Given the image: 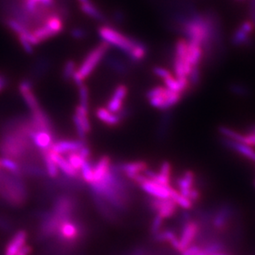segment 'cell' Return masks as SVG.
<instances>
[{"label": "cell", "mask_w": 255, "mask_h": 255, "mask_svg": "<svg viewBox=\"0 0 255 255\" xmlns=\"http://www.w3.org/2000/svg\"><path fill=\"white\" fill-rule=\"evenodd\" d=\"M14 227L9 219L0 215V230L6 231V232H11L13 230Z\"/></svg>", "instance_id": "obj_19"}, {"label": "cell", "mask_w": 255, "mask_h": 255, "mask_svg": "<svg viewBox=\"0 0 255 255\" xmlns=\"http://www.w3.org/2000/svg\"><path fill=\"white\" fill-rule=\"evenodd\" d=\"M183 94L168 89L164 85L153 87L147 93V99L155 109L165 110L174 106L183 98Z\"/></svg>", "instance_id": "obj_3"}, {"label": "cell", "mask_w": 255, "mask_h": 255, "mask_svg": "<svg viewBox=\"0 0 255 255\" xmlns=\"http://www.w3.org/2000/svg\"><path fill=\"white\" fill-rule=\"evenodd\" d=\"M0 164L1 168L4 170L9 172V173H13L16 175H22V171H21V167L20 164L17 161H15L14 159L7 158V157H2L0 159ZM24 177V176H23Z\"/></svg>", "instance_id": "obj_15"}, {"label": "cell", "mask_w": 255, "mask_h": 255, "mask_svg": "<svg viewBox=\"0 0 255 255\" xmlns=\"http://www.w3.org/2000/svg\"><path fill=\"white\" fill-rule=\"evenodd\" d=\"M75 65L73 62H69L65 65V70H64V75L66 79H70L73 77V75L75 74Z\"/></svg>", "instance_id": "obj_20"}, {"label": "cell", "mask_w": 255, "mask_h": 255, "mask_svg": "<svg viewBox=\"0 0 255 255\" xmlns=\"http://www.w3.org/2000/svg\"><path fill=\"white\" fill-rule=\"evenodd\" d=\"M80 175L87 184H91L94 181V164L88 159L85 160L80 169Z\"/></svg>", "instance_id": "obj_16"}, {"label": "cell", "mask_w": 255, "mask_h": 255, "mask_svg": "<svg viewBox=\"0 0 255 255\" xmlns=\"http://www.w3.org/2000/svg\"><path fill=\"white\" fill-rule=\"evenodd\" d=\"M99 33L104 42L123 51L132 61L140 62L146 56L147 49L144 44L126 36L114 27L103 26L99 27Z\"/></svg>", "instance_id": "obj_1"}, {"label": "cell", "mask_w": 255, "mask_h": 255, "mask_svg": "<svg viewBox=\"0 0 255 255\" xmlns=\"http://www.w3.org/2000/svg\"><path fill=\"white\" fill-rule=\"evenodd\" d=\"M110 49V46L106 42H103L99 46H97L94 50L89 52L86 56L82 65L79 70L75 71L73 75L74 80H84L91 75V73L98 67V65L101 63L104 56H106L108 51Z\"/></svg>", "instance_id": "obj_4"}, {"label": "cell", "mask_w": 255, "mask_h": 255, "mask_svg": "<svg viewBox=\"0 0 255 255\" xmlns=\"http://www.w3.org/2000/svg\"><path fill=\"white\" fill-rule=\"evenodd\" d=\"M72 35L75 38H81V37L85 36V32L80 30V29H75L73 31Z\"/></svg>", "instance_id": "obj_23"}, {"label": "cell", "mask_w": 255, "mask_h": 255, "mask_svg": "<svg viewBox=\"0 0 255 255\" xmlns=\"http://www.w3.org/2000/svg\"><path fill=\"white\" fill-rule=\"evenodd\" d=\"M27 236V231L24 230L16 231L5 247L4 255H17L18 251L26 245Z\"/></svg>", "instance_id": "obj_9"}, {"label": "cell", "mask_w": 255, "mask_h": 255, "mask_svg": "<svg viewBox=\"0 0 255 255\" xmlns=\"http://www.w3.org/2000/svg\"><path fill=\"white\" fill-rule=\"evenodd\" d=\"M78 152L80 154V156L82 157L83 159H85V160L90 159L91 151H90V149H89V147L87 146V145L81 148Z\"/></svg>", "instance_id": "obj_21"}, {"label": "cell", "mask_w": 255, "mask_h": 255, "mask_svg": "<svg viewBox=\"0 0 255 255\" xmlns=\"http://www.w3.org/2000/svg\"><path fill=\"white\" fill-rule=\"evenodd\" d=\"M48 152L51 159L55 162V164L57 165L58 169H60L61 173H64L65 175L73 177V178H81L80 172L75 170L70 165L66 158L63 156L62 154H58L56 152L52 151L51 149H49Z\"/></svg>", "instance_id": "obj_10"}, {"label": "cell", "mask_w": 255, "mask_h": 255, "mask_svg": "<svg viewBox=\"0 0 255 255\" xmlns=\"http://www.w3.org/2000/svg\"><path fill=\"white\" fill-rule=\"evenodd\" d=\"M66 155V159H67L70 165L75 169V170L79 171L80 172L81 167H82L84 162L85 161V159H83L82 157L80 156V154H79V152H71L69 154H65Z\"/></svg>", "instance_id": "obj_17"}, {"label": "cell", "mask_w": 255, "mask_h": 255, "mask_svg": "<svg viewBox=\"0 0 255 255\" xmlns=\"http://www.w3.org/2000/svg\"><path fill=\"white\" fill-rule=\"evenodd\" d=\"M96 116L99 120L110 127L118 125L122 120L120 116L113 114L112 112L109 111L106 108H99L97 109Z\"/></svg>", "instance_id": "obj_13"}, {"label": "cell", "mask_w": 255, "mask_h": 255, "mask_svg": "<svg viewBox=\"0 0 255 255\" xmlns=\"http://www.w3.org/2000/svg\"><path fill=\"white\" fill-rule=\"evenodd\" d=\"M111 159L109 156H102L99 158L96 164H94V181L93 183H97L104 179L110 167H111ZM92 184V183H91Z\"/></svg>", "instance_id": "obj_12"}, {"label": "cell", "mask_w": 255, "mask_h": 255, "mask_svg": "<svg viewBox=\"0 0 255 255\" xmlns=\"http://www.w3.org/2000/svg\"><path fill=\"white\" fill-rule=\"evenodd\" d=\"M183 32L188 41L200 44L204 49L210 46L213 35L208 19L200 16L188 20L183 25Z\"/></svg>", "instance_id": "obj_2"}, {"label": "cell", "mask_w": 255, "mask_h": 255, "mask_svg": "<svg viewBox=\"0 0 255 255\" xmlns=\"http://www.w3.org/2000/svg\"><path fill=\"white\" fill-rule=\"evenodd\" d=\"M0 169H1V164H0Z\"/></svg>", "instance_id": "obj_24"}, {"label": "cell", "mask_w": 255, "mask_h": 255, "mask_svg": "<svg viewBox=\"0 0 255 255\" xmlns=\"http://www.w3.org/2000/svg\"><path fill=\"white\" fill-rule=\"evenodd\" d=\"M251 21L255 24V0H251Z\"/></svg>", "instance_id": "obj_22"}, {"label": "cell", "mask_w": 255, "mask_h": 255, "mask_svg": "<svg viewBox=\"0 0 255 255\" xmlns=\"http://www.w3.org/2000/svg\"><path fill=\"white\" fill-rule=\"evenodd\" d=\"M204 56V47L200 44L188 41V51L187 61L193 70L198 69Z\"/></svg>", "instance_id": "obj_11"}, {"label": "cell", "mask_w": 255, "mask_h": 255, "mask_svg": "<svg viewBox=\"0 0 255 255\" xmlns=\"http://www.w3.org/2000/svg\"><path fill=\"white\" fill-rule=\"evenodd\" d=\"M128 88L127 85H118L114 89V93L112 94L111 98L109 99L107 104L106 109L109 111L112 112L113 114H118L121 116L120 118L123 119L124 116V101L126 98L128 97Z\"/></svg>", "instance_id": "obj_5"}, {"label": "cell", "mask_w": 255, "mask_h": 255, "mask_svg": "<svg viewBox=\"0 0 255 255\" xmlns=\"http://www.w3.org/2000/svg\"><path fill=\"white\" fill-rule=\"evenodd\" d=\"M79 91H80V106L85 108L89 110V90L87 87L84 85V83L79 85Z\"/></svg>", "instance_id": "obj_18"}, {"label": "cell", "mask_w": 255, "mask_h": 255, "mask_svg": "<svg viewBox=\"0 0 255 255\" xmlns=\"http://www.w3.org/2000/svg\"><path fill=\"white\" fill-rule=\"evenodd\" d=\"M255 31V24L253 21L246 20L239 26L234 33L232 41L236 46H244L250 42L251 36Z\"/></svg>", "instance_id": "obj_6"}, {"label": "cell", "mask_w": 255, "mask_h": 255, "mask_svg": "<svg viewBox=\"0 0 255 255\" xmlns=\"http://www.w3.org/2000/svg\"><path fill=\"white\" fill-rule=\"evenodd\" d=\"M79 1L81 5V9L85 14L98 21H104V15L90 0H79Z\"/></svg>", "instance_id": "obj_14"}, {"label": "cell", "mask_w": 255, "mask_h": 255, "mask_svg": "<svg viewBox=\"0 0 255 255\" xmlns=\"http://www.w3.org/2000/svg\"><path fill=\"white\" fill-rule=\"evenodd\" d=\"M29 137L38 150H48L56 140L55 135L43 130H32L29 133Z\"/></svg>", "instance_id": "obj_7"}, {"label": "cell", "mask_w": 255, "mask_h": 255, "mask_svg": "<svg viewBox=\"0 0 255 255\" xmlns=\"http://www.w3.org/2000/svg\"><path fill=\"white\" fill-rule=\"evenodd\" d=\"M86 145V141L82 140H56L51 149L60 154H67L71 152H78Z\"/></svg>", "instance_id": "obj_8"}]
</instances>
